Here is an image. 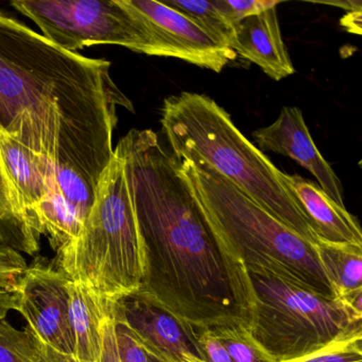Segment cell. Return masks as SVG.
Returning <instances> with one entry per match:
<instances>
[{"label": "cell", "mask_w": 362, "mask_h": 362, "mask_svg": "<svg viewBox=\"0 0 362 362\" xmlns=\"http://www.w3.org/2000/svg\"><path fill=\"white\" fill-rule=\"evenodd\" d=\"M128 150L145 274L139 293L194 334L249 332L255 296L249 273L209 223L180 160L152 130H131Z\"/></svg>", "instance_id": "obj_1"}, {"label": "cell", "mask_w": 362, "mask_h": 362, "mask_svg": "<svg viewBox=\"0 0 362 362\" xmlns=\"http://www.w3.org/2000/svg\"><path fill=\"white\" fill-rule=\"evenodd\" d=\"M111 65L58 47L0 9V132L97 186L113 158L118 107L134 112Z\"/></svg>", "instance_id": "obj_2"}, {"label": "cell", "mask_w": 362, "mask_h": 362, "mask_svg": "<svg viewBox=\"0 0 362 362\" xmlns=\"http://www.w3.org/2000/svg\"><path fill=\"white\" fill-rule=\"evenodd\" d=\"M160 124L177 160H203L298 236L317 243L302 205L281 180L283 171L214 99L190 92L167 97Z\"/></svg>", "instance_id": "obj_3"}, {"label": "cell", "mask_w": 362, "mask_h": 362, "mask_svg": "<svg viewBox=\"0 0 362 362\" xmlns=\"http://www.w3.org/2000/svg\"><path fill=\"white\" fill-rule=\"evenodd\" d=\"M216 234L250 274L285 279L337 298L313 243L200 160H179Z\"/></svg>", "instance_id": "obj_4"}, {"label": "cell", "mask_w": 362, "mask_h": 362, "mask_svg": "<svg viewBox=\"0 0 362 362\" xmlns=\"http://www.w3.org/2000/svg\"><path fill=\"white\" fill-rule=\"evenodd\" d=\"M56 264L69 281L112 303L141 289L145 259L124 139L99 177L94 204L79 235L57 253Z\"/></svg>", "instance_id": "obj_5"}, {"label": "cell", "mask_w": 362, "mask_h": 362, "mask_svg": "<svg viewBox=\"0 0 362 362\" xmlns=\"http://www.w3.org/2000/svg\"><path fill=\"white\" fill-rule=\"evenodd\" d=\"M255 315L249 334L275 362H296L330 345L362 336V315L285 279L250 274Z\"/></svg>", "instance_id": "obj_6"}, {"label": "cell", "mask_w": 362, "mask_h": 362, "mask_svg": "<svg viewBox=\"0 0 362 362\" xmlns=\"http://www.w3.org/2000/svg\"><path fill=\"white\" fill-rule=\"evenodd\" d=\"M11 6L66 52L118 45L146 54L145 33L126 0H16Z\"/></svg>", "instance_id": "obj_7"}, {"label": "cell", "mask_w": 362, "mask_h": 362, "mask_svg": "<svg viewBox=\"0 0 362 362\" xmlns=\"http://www.w3.org/2000/svg\"><path fill=\"white\" fill-rule=\"evenodd\" d=\"M126 1L145 33V54L180 59L217 74L236 60L234 50L216 43L177 10L154 0Z\"/></svg>", "instance_id": "obj_8"}, {"label": "cell", "mask_w": 362, "mask_h": 362, "mask_svg": "<svg viewBox=\"0 0 362 362\" xmlns=\"http://www.w3.org/2000/svg\"><path fill=\"white\" fill-rule=\"evenodd\" d=\"M69 279L44 259L27 267L18 287V306L28 328L48 346L74 357L75 340L69 315Z\"/></svg>", "instance_id": "obj_9"}, {"label": "cell", "mask_w": 362, "mask_h": 362, "mask_svg": "<svg viewBox=\"0 0 362 362\" xmlns=\"http://www.w3.org/2000/svg\"><path fill=\"white\" fill-rule=\"evenodd\" d=\"M113 317L130 330L150 357L162 362L205 359L192 330L139 292L118 300Z\"/></svg>", "instance_id": "obj_10"}, {"label": "cell", "mask_w": 362, "mask_h": 362, "mask_svg": "<svg viewBox=\"0 0 362 362\" xmlns=\"http://www.w3.org/2000/svg\"><path fill=\"white\" fill-rule=\"evenodd\" d=\"M252 135L260 151L292 158L317 180L319 187L328 197L345 207L340 180L317 150L298 107H283L272 124L257 129Z\"/></svg>", "instance_id": "obj_11"}, {"label": "cell", "mask_w": 362, "mask_h": 362, "mask_svg": "<svg viewBox=\"0 0 362 362\" xmlns=\"http://www.w3.org/2000/svg\"><path fill=\"white\" fill-rule=\"evenodd\" d=\"M277 6L247 16L234 25L233 50L262 69L275 81L296 73L281 37Z\"/></svg>", "instance_id": "obj_12"}, {"label": "cell", "mask_w": 362, "mask_h": 362, "mask_svg": "<svg viewBox=\"0 0 362 362\" xmlns=\"http://www.w3.org/2000/svg\"><path fill=\"white\" fill-rule=\"evenodd\" d=\"M286 187L302 205L317 239L362 247V232L355 216L328 197L317 184L298 175L283 173Z\"/></svg>", "instance_id": "obj_13"}, {"label": "cell", "mask_w": 362, "mask_h": 362, "mask_svg": "<svg viewBox=\"0 0 362 362\" xmlns=\"http://www.w3.org/2000/svg\"><path fill=\"white\" fill-rule=\"evenodd\" d=\"M0 156L18 192L21 205L31 230L42 237L37 213L49 190V160L0 132Z\"/></svg>", "instance_id": "obj_14"}, {"label": "cell", "mask_w": 362, "mask_h": 362, "mask_svg": "<svg viewBox=\"0 0 362 362\" xmlns=\"http://www.w3.org/2000/svg\"><path fill=\"white\" fill-rule=\"evenodd\" d=\"M69 315L73 328L74 358L82 362H100L103 330L107 317H113L115 303L90 291L82 284L69 281Z\"/></svg>", "instance_id": "obj_15"}, {"label": "cell", "mask_w": 362, "mask_h": 362, "mask_svg": "<svg viewBox=\"0 0 362 362\" xmlns=\"http://www.w3.org/2000/svg\"><path fill=\"white\" fill-rule=\"evenodd\" d=\"M315 247L337 298L362 315V247L317 239Z\"/></svg>", "instance_id": "obj_16"}, {"label": "cell", "mask_w": 362, "mask_h": 362, "mask_svg": "<svg viewBox=\"0 0 362 362\" xmlns=\"http://www.w3.org/2000/svg\"><path fill=\"white\" fill-rule=\"evenodd\" d=\"M0 243L18 252L35 255L41 237L29 226L18 192L0 156Z\"/></svg>", "instance_id": "obj_17"}, {"label": "cell", "mask_w": 362, "mask_h": 362, "mask_svg": "<svg viewBox=\"0 0 362 362\" xmlns=\"http://www.w3.org/2000/svg\"><path fill=\"white\" fill-rule=\"evenodd\" d=\"M164 4L196 23L216 43L233 50L235 44L234 26L218 10L214 0H167Z\"/></svg>", "instance_id": "obj_18"}, {"label": "cell", "mask_w": 362, "mask_h": 362, "mask_svg": "<svg viewBox=\"0 0 362 362\" xmlns=\"http://www.w3.org/2000/svg\"><path fill=\"white\" fill-rule=\"evenodd\" d=\"M0 362H41L35 334L28 326L18 330L0 320Z\"/></svg>", "instance_id": "obj_19"}, {"label": "cell", "mask_w": 362, "mask_h": 362, "mask_svg": "<svg viewBox=\"0 0 362 362\" xmlns=\"http://www.w3.org/2000/svg\"><path fill=\"white\" fill-rule=\"evenodd\" d=\"M214 334L221 341L233 362H275L254 342L247 330L230 328Z\"/></svg>", "instance_id": "obj_20"}, {"label": "cell", "mask_w": 362, "mask_h": 362, "mask_svg": "<svg viewBox=\"0 0 362 362\" xmlns=\"http://www.w3.org/2000/svg\"><path fill=\"white\" fill-rule=\"evenodd\" d=\"M296 362H362V336L339 341L315 355Z\"/></svg>", "instance_id": "obj_21"}, {"label": "cell", "mask_w": 362, "mask_h": 362, "mask_svg": "<svg viewBox=\"0 0 362 362\" xmlns=\"http://www.w3.org/2000/svg\"><path fill=\"white\" fill-rule=\"evenodd\" d=\"M27 267L20 252L0 243V290L13 292Z\"/></svg>", "instance_id": "obj_22"}, {"label": "cell", "mask_w": 362, "mask_h": 362, "mask_svg": "<svg viewBox=\"0 0 362 362\" xmlns=\"http://www.w3.org/2000/svg\"><path fill=\"white\" fill-rule=\"evenodd\" d=\"M216 7L234 26L239 21L260 13L264 10L279 6V1L271 0H214Z\"/></svg>", "instance_id": "obj_23"}, {"label": "cell", "mask_w": 362, "mask_h": 362, "mask_svg": "<svg viewBox=\"0 0 362 362\" xmlns=\"http://www.w3.org/2000/svg\"><path fill=\"white\" fill-rule=\"evenodd\" d=\"M115 325L116 338L122 362H149V356L135 340L130 330L118 322H115Z\"/></svg>", "instance_id": "obj_24"}, {"label": "cell", "mask_w": 362, "mask_h": 362, "mask_svg": "<svg viewBox=\"0 0 362 362\" xmlns=\"http://www.w3.org/2000/svg\"><path fill=\"white\" fill-rule=\"evenodd\" d=\"M207 362H233L221 341L209 330L194 334Z\"/></svg>", "instance_id": "obj_25"}, {"label": "cell", "mask_w": 362, "mask_h": 362, "mask_svg": "<svg viewBox=\"0 0 362 362\" xmlns=\"http://www.w3.org/2000/svg\"><path fill=\"white\" fill-rule=\"evenodd\" d=\"M115 327L114 317H107L105 324V330H103V346L100 362H122Z\"/></svg>", "instance_id": "obj_26"}, {"label": "cell", "mask_w": 362, "mask_h": 362, "mask_svg": "<svg viewBox=\"0 0 362 362\" xmlns=\"http://www.w3.org/2000/svg\"><path fill=\"white\" fill-rule=\"evenodd\" d=\"M18 306L16 291L0 290V320L6 319L9 311L16 310Z\"/></svg>", "instance_id": "obj_27"}, {"label": "cell", "mask_w": 362, "mask_h": 362, "mask_svg": "<svg viewBox=\"0 0 362 362\" xmlns=\"http://www.w3.org/2000/svg\"><path fill=\"white\" fill-rule=\"evenodd\" d=\"M43 346L44 349H45L46 353L49 355V357L52 358V360L54 362H82L79 361V360L75 359V358L71 357V356L63 355V354L54 351L52 347L48 346L45 343H43Z\"/></svg>", "instance_id": "obj_28"}, {"label": "cell", "mask_w": 362, "mask_h": 362, "mask_svg": "<svg viewBox=\"0 0 362 362\" xmlns=\"http://www.w3.org/2000/svg\"><path fill=\"white\" fill-rule=\"evenodd\" d=\"M35 340H37V347H39L40 351V358H41V362H54L52 360V358L49 357L47 353H46L45 349H44L43 343L41 342L39 338L35 336Z\"/></svg>", "instance_id": "obj_29"}, {"label": "cell", "mask_w": 362, "mask_h": 362, "mask_svg": "<svg viewBox=\"0 0 362 362\" xmlns=\"http://www.w3.org/2000/svg\"><path fill=\"white\" fill-rule=\"evenodd\" d=\"M149 362H162L160 360L156 359V358L150 357L149 356Z\"/></svg>", "instance_id": "obj_30"}]
</instances>
